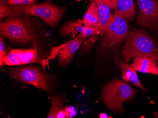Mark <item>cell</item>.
Masks as SVG:
<instances>
[{"label": "cell", "instance_id": "6", "mask_svg": "<svg viewBox=\"0 0 158 118\" xmlns=\"http://www.w3.org/2000/svg\"><path fill=\"white\" fill-rule=\"evenodd\" d=\"M1 34L13 41L34 43L35 37L27 23L19 17H10L0 24Z\"/></svg>", "mask_w": 158, "mask_h": 118}, {"label": "cell", "instance_id": "14", "mask_svg": "<svg viewBox=\"0 0 158 118\" xmlns=\"http://www.w3.org/2000/svg\"><path fill=\"white\" fill-rule=\"evenodd\" d=\"M64 95H59L51 97V108L47 118H67L65 110L64 108Z\"/></svg>", "mask_w": 158, "mask_h": 118}, {"label": "cell", "instance_id": "12", "mask_svg": "<svg viewBox=\"0 0 158 118\" xmlns=\"http://www.w3.org/2000/svg\"><path fill=\"white\" fill-rule=\"evenodd\" d=\"M95 1L98 6L99 14V23L97 25L102 31L110 22L113 14L111 12L112 0Z\"/></svg>", "mask_w": 158, "mask_h": 118}, {"label": "cell", "instance_id": "16", "mask_svg": "<svg viewBox=\"0 0 158 118\" xmlns=\"http://www.w3.org/2000/svg\"><path fill=\"white\" fill-rule=\"evenodd\" d=\"M82 20L79 19L78 21L71 20L64 25L60 29V34L63 36L81 33L83 31L84 25H82Z\"/></svg>", "mask_w": 158, "mask_h": 118}, {"label": "cell", "instance_id": "9", "mask_svg": "<svg viewBox=\"0 0 158 118\" xmlns=\"http://www.w3.org/2000/svg\"><path fill=\"white\" fill-rule=\"evenodd\" d=\"M86 39L83 34L80 33L74 39L59 46V65L65 66L68 64Z\"/></svg>", "mask_w": 158, "mask_h": 118}, {"label": "cell", "instance_id": "11", "mask_svg": "<svg viewBox=\"0 0 158 118\" xmlns=\"http://www.w3.org/2000/svg\"><path fill=\"white\" fill-rule=\"evenodd\" d=\"M112 9L118 11L128 21L133 20L135 15L134 0H112Z\"/></svg>", "mask_w": 158, "mask_h": 118}, {"label": "cell", "instance_id": "19", "mask_svg": "<svg viewBox=\"0 0 158 118\" xmlns=\"http://www.w3.org/2000/svg\"><path fill=\"white\" fill-rule=\"evenodd\" d=\"M3 36L1 34V39H0V65L2 66L3 63V59L5 56L7 55V50L4 44V40Z\"/></svg>", "mask_w": 158, "mask_h": 118}, {"label": "cell", "instance_id": "21", "mask_svg": "<svg viewBox=\"0 0 158 118\" xmlns=\"http://www.w3.org/2000/svg\"><path fill=\"white\" fill-rule=\"evenodd\" d=\"M105 117H106L105 114H104V115H102V114H101V115H100V118H106Z\"/></svg>", "mask_w": 158, "mask_h": 118}, {"label": "cell", "instance_id": "7", "mask_svg": "<svg viewBox=\"0 0 158 118\" xmlns=\"http://www.w3.org/2000/svg\"><path fill=\"white\" fill-rule=\"evenodd\" d=\"M10 73L13 77L21 82L33 85L48 93L51 91L48 76L38 69L33 67L13 69Z\"/></svg>", "mask_w": 158, "mask_h": 118}, {"label": "cell", "instance_id": "20", "mask_svg": "<svg viewBox=\"0 0 158 118\" xmlns=\"http://www.w3.org/2000/svg\"><path fill=\"white\" fill-rule=\"evenodd\" d=\"M9 5H26L37 3L36 0H7Z\"/></svg>", "mask_w": 158, "mask_h": 118}, {"label": "cell", "instance_id": "8", "mask_svg": "<svg viewBox=\"0 0 158 118\" xmlns=\"http://www.w3.org/2000/svg\"><path fill=\"white\" fill-rule=\"evenodd\" d=\"M3 62L8 66H19L32 63H41L37 49L12 50L5 56Z\"/></svg>", "mask_w": 158, "mask_h": 118}, {"label": "cell", "instance_id": "2", "mask_svg": "<svg viewBox=\"0 0 158 118\" xmlns=\"http://www.w3.org/2000/svg\"><path fill=\"white\" fill-rule=\"evenodd\" d=\"M136 91L130 84L116 80L103 85L100 94L105 105L114 112H125L123 103L133 98Z\"/></svg>", "mask_w": 158, "mask_h": 118}, {"label": "cell", "instance_id": "3", "mask_svg": "<svg viewBox=\"0 0 158 118\" xmlns=\"http://www.w3.org/2000/svg\"><path fill=\"white\" fill-rule=\"evenodd\" d=\"M16 17L32 15L41 18L48 25L55 27L65 12V8L59 7L51 3H34L26 5H9Z\"/></svg>", "mask_w": 158, "mask_h": 118}, {"label": "cell", "instance_id": "4", "mask_svg": "<svg viewBox=\"0 0 158 118\" xmlns=\"http://www.w3.org/2000/svg\"><path fill=\"white\" fill-rule=\"evenodd\" d=\"M130 29L128 20L114 11L110 22L100 33L104 48H116L126 40Z\"/></svg>", "mask_w": 158, "mask_h": 118}, {"label": "cell", "instance_id": "17", "mask_svg": "<svg viewBox=\"0 0 158 118\" xmlns=\"http://www.w3.org/2000/svg\"><path fill=\"white\" fill-rule=\"evenodd\" d=\"M16 17L15 14L10 9L7 0H0V19L1 21L6 17Z\"/></svg>", "mask_w": 158, "mask_h": 118}, {"label": "cell", "instance_id": "13", "mask_svg": "<svg viewBox=\"0 0 158 118\" xmlns=\"http://www.w3.org/2000/svg\"><path fill=\"white\" fill-rule=\"evenodd\" d=\"M120 68L123 80L133 83L136 87L140 88L143 91L147 92V89L141 83L136 71L132 65H129L124 62H121Z\"/></svg>", "mask_w": 158, "mask_h": 118}, {"label": "cell", "instance_id": "10", "mask_svg": "<svg viewBox=\"0 0 158 118\" xmlns=\"http://www.w3.org/2000/svg\"><path fill=\"white\" fill-rule=\"evenodd\" d=\"M154 59L144 56L133 58L132 66L136 71L146 74L158 75V66Z\"/></svg>", "mask_w": 158, "mask_h": 118}, {"label": "cell", "instance_id": "1", "mask_svg": "<svg viewBox=\"0 0 158 118\" xmlns=\"http://www.w3.org/2000/svg\"><path fill=\"white\" fill-rule=\"evenodd\" d=\"M136 56L152 58L158 64V43L143 27L129 31L122 51V58L125 63H128Z\"/></svg>", "mask_w": 158, "mask_h": 118}, {"label": "cell", "instance_id": "5", "mask_svg": "<svg viewBox=\"0 0 158 118\" xmlns=\"http://www.w3.org/2000/svg\"><path fill=\"white\" fill-rule=\"evenodd\" d=\"M138 14L136 23L150 31L158 40V0H136Z\"/></svg>", "mask_w": 158, "mask_h": 118}, {"label": "cell", "instance_id": "18", "mask_svg": "<svg viewBox=\"0 0 158 118\" xmlns=\"http://www.w3.org/2000/svg\"><path fill=\"white\" fill-rule=\"evenodd\" d=\"M99 36H100L99 33H96L90 36V38L84 41L83 47H82V50L88 51L92 48L94 45L96 41Z\"/></svg>", "mask_w": 158, "mask_h": 118}, {"label": "cell", "instance_id": "15", "mask_svg": "<svg viewBox=\"0 0 158 118\" xmlns=\"http://www.w3.org/2000/svg\"><path fill=\"white\" fill-rule=\"evenodd\" d=\"M90 1V5L82 19V23L85 27H94L99 23V14L97 3L95 0Z\"/></svg>", "mask_w": 158, "mask_h": 118}]
</instances>
